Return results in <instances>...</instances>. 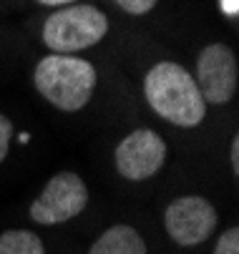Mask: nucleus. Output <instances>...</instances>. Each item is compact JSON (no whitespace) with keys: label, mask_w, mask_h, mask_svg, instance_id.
<instances>
[{"label":"nucleus","mask_w":239,"mask_h":254,"mask_svg":"<svg viewBox=\"0 0 239 254\" xmlns=\"http://www.w3.org/2000/svg\"><path fill=\"white\" fill-rule=\"evenodd\" d=\"M20 146V126L18 121L0 108V166H5Z\"/></svg>","instance_id":"obj_10"},{"label":"nucleus","mask_w":239,"mask_h":254,"mask_svg":"<svg viewBox=\"0 0 239 254\" xmlns=\"http://www.w3.org/2000/svg\"><path fill=\"white\" fill-rule=\"evenodd\" d=\"M109 161H111V171L123 184L146 187L169 169L172 138L159 126L139 121L114 138Z\"/></svg>","instance_id":"obj_3"},{"label":"nucleus","mask_w":239,"mask_h":254,"mask_svg":"<svg viewBox=\"0 0 239 254\" xmlns=\"http://www.w3.org/2000/svg\"><path fill=\"white\" fill-rule=\"evenodd\" d=\"M30 86L48 111L81 121L101 114L104 73L88 56L43 53L30 68Z\"/></svg>","instance_id":"obj_2"},{"label":"nucleus","mask_w":239,"mask_h":254,"mask_svg":"<svg viewBox=\"0 0 239 254\" xmlns=\"http://www.w3.org/2000/svg\"><path fill=\"white\" fill-rule=\"evenodd\" d=\"M0 254H48V244L38 232L10 227L0 232Z\"/></svg>","instance_id":"obj_9"},{"label":"nucleus","mask_w":239,"mask_h":254,"mask_svg":"<svg viewBox=\"0 0 239 254\" xmlns=\"http://www.w3.org/2000/svg\"><path fill=\"white\" fill-rule=\"evenodd\" d=\"M86 254H149L146 237L128 222H114L88 244Z\"/></svg>","instance_id":"obj_8"},{"label":"nucleus","mask_w":239,"mask_h":254,"mask_svg":"<svg viewBox=\"0 0 239 254\" xmlns=\"http://www.w3.org/2000/svg\"><path fill=\"white\" fill-rule=\"evenodd\" d=\"M161 229L181 249L204 247L219 232V209L201 191H181L161 209Z\"/></svg>","instance_id":"obj_7"},{"label":"nucleus","mask_w":239,"mask_h":254,"mask_svg":"<svg viewBox=\"0 0 239 254\" xmlns=\"http://www.w3.org/2000/svg\"><path fill=\"white\" fill-rule=\"evenodd\" d=\"M139 96L146 111L169 131L189 141H204L214 131V119L204 103L189 65L174 58H159L144 68Z\"/></svg>","instance_id":"obj_1"},{"label":"nucleus","mask_w":239,"mask_h":254,"mask_svg":"<svg viewBox=\"0 0 239 254\" xmlns=\"http://www.w3.org/2000/svg\"><path fill=\"white\" fill-rule=\"evenodd\" d=\"M189 70H191L194 83L204 103H207L214 124L219 126L224 116H234V106L239 96L237 51L224 41H209L196 51L194 65Z\"/></svg>","instance_id":"obj_5"},{"label":"nucleus","mask_w":239,"mask_h":254,"mask_svg":"<svg viewBox=\"0 0 239 254\" xmlns=\"http://www.w3.org/2000/svg\"><path fill=\"white\" fill-rule=\"evenodd\" d=\"M212 254H239V227L229 224L227 229H219L214 234Z\"/></svg>","instance_id":"obj_13"},{"label":"nucleus","mask_w":239,"mask_h":254,"mask_svg":"<svg viewBox=\"0 0 239 254\" xmlns=\"http://www.w3.org/2000/svg\"><path fill=\"white\" fill-rule=\"evenodd\" d=\"M91 204V187L81 171L58 169L51 174L38 194L30 199L25 214L36 227H63L78 219Z\"/></svg>","instance_id":"obj_6"},{"label":"nucleus","mask_w":239,"mask_h":254,"mask_svg":"<svg viewBox=\"0 0 239 254\" xmlns=\"http://www.w3.org/2000/svg\"><path fill=\"white\" fill-rule=\"evenodd\" d=\"M109 3L128 18H146L159 8L161 0H109Z\"/></svg>","instance_id":"obj_11"},{"label":"nucleus","mask_w":239,"mask_h":254,"mask_svg":"<svg viewBox=\"0 0 239 254\" xmlns=\"http://www.w3.org/2000/svg\"><path fill=\"white\" fill-rule=\"evenodd\" d=\"M224 164H227L229 179L237 184V179H239V131H237V126H229V131H227Z\"/></svg>","instance_id":"obj_12"},{"label":"nucleus","mask_w":239,"mask_h":254,"mask_svg":"<svg viewBox=\"0 0 239 254\" xmlns=\"http://www.w3.org/2000/svg\"><path fill=\"white\" fill-rule=\"evenodd\" d=\"M41 8H63V5H73V3H81V0H36Z\"/></svg>","instance_id":"obj_14"},{"label":"nucleus","mask_w":239,"mask_h":254,"mask_svg":"<svg viewBox=\"0 0 239 254\" xmlns=\"http://www.w3.org/2000/svg\"><path fill=\"white\" fill-rule=\"evenodd\" d=\"M111 33L109 13L96 3H73L53 8L38 25V41L46 53L60 56H86L98 48Z\"/></svg>","instance_id":"obj_4"}]
</instances>
